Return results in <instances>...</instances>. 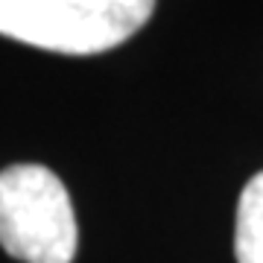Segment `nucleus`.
Instances as JSON below:
<instances>
[{"label": "nucleus", "instance_id": "7ed1b4c3", "mask_svg": "<svg viewBox=\"0 0 263 263\" xmlns=\"http://www.w3.org/2000/svg\"><path fill=\"white\" fill-rule=\"evenodd\" d=\"M234 254L237 263H263V173L252 176L240 193Z\"/></svg>", "mask_w": 263, "mask_h": 263}, {"label": "nucleus", "instance_id": "f03ea898", "mask_svg": "<svg viewBox=\"0 0 263 263\" xmlns=\"http://www.w3.org/2000/svg\"><path fill=\"white\" fill-rule=\"evenodd\" d=\"M79 231L65 184L41 164L0 170V246L24 263H70Z\"/></svg>", "mask_w": 263, "mask_h": 263}, {"label": "nucleus", "instance_id": "f257e3e1", "mask_svg": "<svg viewBox=\"0 0 263 263\" xmlns=\"http://www.w3.org/2000/svg\"><path fill=\"white\" fill-rule=\"evenodd\" d=\"M155 0H0V35L67 56L123 44L149 21Z\"/></svg>", "mask_w": 263, "mask_h": 263}]
</instances>
